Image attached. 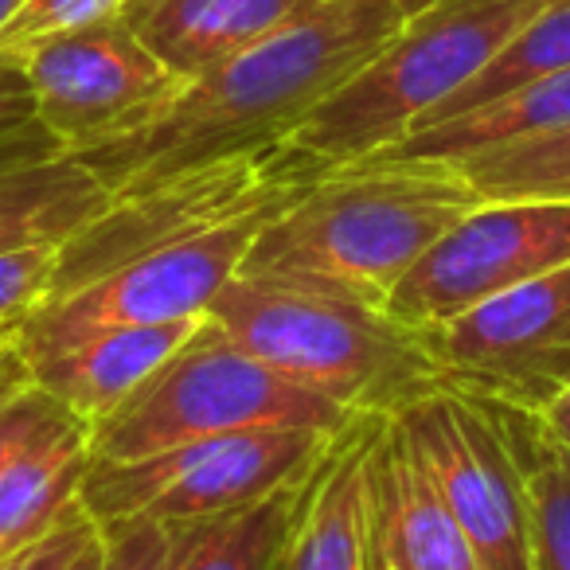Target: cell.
Instances as JSON below:
<instances>
[{
	"label": "cell",
	"instance_id": "cell-1",
	"mask_svg": "<svg viewBox=\"0 0 570 570\" xmlns=\"http://www.w3.org/2000/svg\"><path fill=\"white\" fill-rule=\"evenodd\" d=\"M426 4L430 0H317L250 51L191 79L157 121L75 160H82L110 196H126L204 160L285 141Z\"/></svg>",
	"mask_w": 570,
	"mask_h": 570
},
{
	"label": "cell",
	"instance_id": "cell-2",
	"mask_svg": "<svg viewBox=\"0 0 570 570\" xmlns=\"http://www.w3.org/2000/svg\"><path fill=\"white\" fill-rule=\"evenodd\" d=\"M489 199L445 160L336 165L258 230L238 274L328 289L383 309L411 266Z\"/></svg>",
	"mask_w": 570,
	"mask_h": 570
},
{
	"label": "cell",
	"instance_id": "cell-3",
	"mask_svg": "<svg viewBox=\"0 0 570 570\" xmlns=\"http://www.w3.org/2000/svg\"><path fill=\"white\" fill-rule=\"evenodd\" d=\"M207 317L269 372L352 419H395L442 391L419 328L356 297L235 274L207 305Z\"/></svg>",
	"mask_w": 570,
	"mask_h": 570
},
{
	"label": "cell",
	"instance_id": "cell-4",
	"mask_svg": "<svg viewBox=\"0 0 570 570\" xmlns=\"http://www.w3.org/2000/svg\"><path fill=\"white\" fill-rule=\"evenodd\" d=\"M551 0H430L325 106L289 134L325 165H352L403 141L473 82Z\"/></svg>",
	"mask_w": 570,
	"mask_h": 570
},
{
	"label": "cell",
	"instance_id": "cell-5",
	"mask_svg": "<svg viewBox=\"0 0 570 570\" xmlns=\"http://www.w3.org/2000/svg\"><path fill=\"white\" fill-rule=\"evenodd\" d=\"M348 411L269 372L212 317L102 422L90 426L95 461H137L168 445L227 438L258 426L344 434Z\"/></svg>",
	"mask_w": 570,
	"mask_h": 570
},
{
	"label": "cell",
	"instance_id": "cell-6",
	"mask_svg": "<svg viewBox=\"0 0 570 570\" xmlns=\"http://www.w3.org/2000/svg\"><path fill=\"white\" fill-rule=\"evenodd\" d=\"M336 165H325L297 141H269L258 149L230 153L204 160L149 188L114 196L90 223H82L59 246V269L51 297H63L126 262L153 254L184 238L212 235L235 227L254 215H277L302 199L321 176Z\"/></svg>",
	"mask_w": 570,
	"mask_h": 570
},
{
	"label": "cell",
	"instance_id": "cell-7",
	"mask_svg": "<svg viewBox=\"0 0 570 570\" xmlns=\"http://www.w3.org/2000/svg\"><path fill=\"white\" fill-rule=\"evenodd\" d=\"M269 219L274 215H254L235 227L160 246L79 285L71 294L51 297L12 333V344L32 367L90 336L207 317V305L238 274L246 250Z\"/></svg>",
	"mask_w": 570,
	"mask_h": 570
},
{
	"label": "cell",
	"instance_id": "cell-8",
	"mask_svg": "<svg viewBox=\"0 0 570 570\" xmlns=\"http://www.w3.org/2000/svg\"><path fill=\"white\" fill-rule=\"evenodd\" d=\"M419 336L442 387L543 414L570 387V262Z\"/></svg>",
	"mask_w": 570,
	"mask_h": 570
},
{
	"label": "cell",
	"instance_id": "cell-9",
	"mask_svg": "<svg viewBox=\"0 0 570 570\" xmlns=\"http://www.w3.org/2000/svg\"><path fill=\"white\" fill-rule=\"evenodd\" d=\"M20 63L32 82L36 118L63 157H82L137 134L188 87L121 17L56 36Z\"/></svg>",
	"mask_w": 570,
	"mask_h": 570
},
{
	"label": "cell",
	"instance_id": "cell-10",
	"mask_svg": "<svg viewBox=\"0 0 570 570\" xmlns=\"http://www.w3.org/2000/svg\"><path fill=\"white\" fill-rule=\"evenodd\" d=\"M567 262L570 204H551V199L481 204L414 262L383 309L399 325L422 333Z\"/></svg>",
	"mask_w": 570,
	"mask_h": 570
},
{
	"label": "cell",
	"instance_id": "cell-11",
	"mask_svg": "<svg viewBox=\"0 0 570 570\" xmlns=\"http://www.w3.org/2000/svg\"><path fill=\"white\" fill-rule=\"evenodd\" d=\"M395 419L442 489L481 570H531L528 489L489 403L442 387Z\"/></svg>",
	"mask_w": 570,
	"mask_h": 570
},
{
	"label": "cell",
	"instance_id": "cell-12",
	"mask_svg": "<svg viewBox=\"0 0 570 570\" xmlns=\"http://www.w3.org/2000/svg\"><path fill=\"white\" fill-rule=\"evenodd\" d=\"M367 504L380 570H481L442 489L399 419H375L367 442Z\"/></svg>",
	"mask_w": 570,
	"mask_h": 570
},
{
	"label": "cell",
	"instance_id": "cell-13",
	"mask_svg": "<svg viewBox=\"0 0 570 570\" xmlns=\"http://www.w3.org/2000/svg\"><path fill=\"white\" fill-rule=\"evenodd\" d=\"M341 434L302 426H258L227 434L160 492L141 515L157 520H219L258 504L285 481L309 473Z\"/></svg>",
	"mask_w": 570,
	"mask_h": 570
},
{
	"label": "cell",
	"instance_id": "cell-14",
	"mask_svg": "<svg viewBox=\"0 0 570 570\" xmlns=\"http://www.w3.org/2000/svg\"><path fill=\"white\" fill-rule=\"evenodd\" d=\"M317 0H126L118 17L184 82L250 51Z\"/></svg>",
	"mask_w": 570,
	"mask_h": 570
},
{
	"label": "cell",
	"instance_id": "cell-15",
	"mask_svg": "<svg viewBox=\"0 0 570 570\" xmlns=\"http://www.w3.org/2000/svg\"><path fill=\"white\" fill-rule=\"evenodd\" d=\"M199 325H204V317L118 328V333L90 336L75 348L56 352V356L32 364L28 372H32V383L56 395L75 419L95 426L110 411H118Z\"/></svg>",
	"mask_w": 570,
	"mask_h": 570
},
{
	"label": "cell",
	"instance_id": "cell-16",
	"mask_svg": "<svg viewBox=\"0 0 570 570\" xmlns=\"http://www.w3.org/2000/svg\"><path fill=\"white\" fill-rule=\"evenodd\" d=\"M375 419H360L328 450L313 497L285 547L282 570H380L367 504V442Z\"/></svg>",
	"mask_w": 570,
	"mask_h": 570
},
{
	"label": "cell",
	"instance_id": "cell-17",
	"mask_svg": "<svg viewBox=\"0 0 570 570\" xmlns=\"http://www.w3.org/2000/svg\"><path fill=\"white\" fill-rule=\"evenodd\" d=\"M567 126H570V67H562V71L523 82V87L508 90V95L492 98V102L473 106V110L458 114V118L411 129L403 141L375 153V157L445 160V165H453V160L473 157V153L528 141V137H543Z\"/></svg>",
	"mask_w": 570,
	"mask_h": 570
},
{
	"label": "cell",
	"instance_id": "cell-18",
	"mask_svg": "<svg viewBox=\"0 0 570 570\" xmlns=\"http://www.w3.org/2000/svg\"><path fill=\"white\" fill-rule=\"evenodd\" d=\"M110 188L75 157L0 173V250L20 243H67L106 204Z\"/></svg>",
	"mask_w": 570,
	"mask_h": 570
},
{
	"label": "cell",
	"instance_id": "cell-19",
	"mask_svg": "<svg viewBox=\"0 0 570 570\" xmlns=\"http://www.w3.org/2000/svg\"><path fill=\"white\" fill-rule=\"evenodd\" d=\"M90 430H67L32 445L0 473V559L24 551L79 500L90 473Z\"/></svg>",
	"mask_w": 570,
	"mask_h": 570
},
{
	"label": "cell",
	"instance_id": "cell-20",
	"mask_svg": "<svg viewBox=\"0 0 570 570\" xmlns=\"http://www.w3.org/2000/svg\"><path fill=\"white\" fill-rule=\"evenodd\" d=\"M484 403V399H481ZM531 508V570H570V450L539 414L489 403Z\"/></svg>",
	"mask_w": 570,
	"mask_h": 570
},
{
	"label": "cell",
	"instance_id": "cell-21",
	"mask_svg": "<svg viewBox=\"0 0 570 570\" xmlns=\"http://www.w3.org/2000/svg\"><path fill=\"white\" fill-rule=\"evenodd\" d=\"M325 458L309 473L294 476V481H285L269 497H262L258 504L207 523L204 539L188 554L184 570H282L285 547H289L297 523H302Z\"/></svg>",
	"mask_w": 570,
	"mask_h": 570
},
{
	"label": "cell",
	"instance_id": "cell-22",
	"mask_svg": "<svg viewBox=\"0 0 570 570\" xmlns=\"http://www.w3.org/2000/svg\"><path fill=\"white\" fill-rule=\"evenodd\" d=\"M562 67H570V0H551L473 82H465L458 95H450L438 110H430L414 129L458 118L473 106L492 102V98L508 95L531 79H543L551 71H562Z\"/></svg>",
	"mask_w": 570,
	"mask_h": 570
},
{
	"label": "cell",
	"instance_id": "cell-23",
	"mask_svg": "<svg viewBox=\"0 0 570 570\" xmlns=\"http://www.w3.org/2000/svg\"><path fill=\"white\" fill-rule=\"evenodd\" d=\"M453 168L489 204H504V199L570 204V126L543 137H528V141L473 153V157L453 160Z\"/></svg>",
	"mask_w": 570,
	"mask_h": 570
},
{
	"label": "cell",
	"instance_id": "cell-24",
	"mask_svg": "<svg viewBox=\"0 0 570 570\" xmlns=\"http://www.w3.org/2000/svg\"><path fill=\"white\" fill-rule=\"evenodd\" d=\"M212 520L126 515L102 523V570H184Z\"/></svg>",
	"mask_w": 570,
	"mask_h": 570
},
{
	"label": "cell",
	"instance_id": "cell-25",
	"mask_svg": "<svg viewBox=\"0 0 570 570\" xmlns=\"http://www.w3.org/2000/svg\"><path fill=\"white\" fill-rule=\"evenodd\" d=\"M63 157L56 137L36 118L32 82L20 59L0 56V173Z\"/></svg>",
	"mask_w": 570,
	"mask_h": 570
},
{
	"label": "cell",
	"instance_id": "cell-26",
	"mask_svg": "<svg viewBox=\"0 0 570 570\" xmlns=\"http://www.w3.org/2000/svg\"><path fill=\"white\" fill-rule=\"evenodd\" d=\"M121 4L126 0H24L17 17L0 28V56L24 59L28 51L56 40V36L118 17Z\"/></svg>",
	"mask_w": 570,
	"mask_h": 570
},
{
	"label": "cell",
	"instance_id": "cell-27",
	"mask_svg": "<svg viewBox=\"0 0 570 570\" xmlns=\"http://www.w3.org/2000/svg\"><path fill=\"white\" fill-rule=\"evenodd\" d=\"M79 426H87V422L75 419L56 395H48V391L32 380H28L24 387L9 391V395H0V473H4L20 453L32 450V445L67 434V430H79Z\"/></svg>",
	"mask_w": 570,
	"mask_h": 570
},
{
	"label": "cell",
	"instance_id": "cell-28",
	"mask_svg": "<svg viewBox=\"0 0 570 570\" xmlns=\"http://www.w3.org/2000/svg\"><path fill=\"white\" fill-rule=\"evenodd\" d=\"M63 243H20L0 250V328L17 333L51 294Z\"/></svg>",
	"mask_w": 570,
	"mask_h": 570
},
{
	"label": "cell",
	"instance_id": "cell-29",
	"mask_svg": "<svg viewBox=\"0 0 570 570\" xmlns=\"http://www.w3.org/2000/svg\"><path fill=\"white\" fill-rule=\"evenodd\" d=\"M102 535V523L87 512L82 500H75L51 531H43L24 551L0 559V570H67L95 539Z\"/></svg>",
	"mask_w": 570,
	"mask_h": 570
},
{
	"label": "cell",
	"instance_id": "cell-30",
	"mask_svg": "<svg viewBox=\"0 0 570 570\" xmlns=\"http://www.w3.org/2000/svg\"><path fill=\"white\" fill-rule=\"evenodd\" d=\"M539 419H543V426L551 430V434L559 438V442L570 450V387L562 391V395L554 399V403L547 406V411L539 414Z\"/></svg>",
	"mask_w": 570,
	"mask_h": 570
},
{
	"label": "cell",
	"instance_id": "cell-31",
	"mask_svg": "<svg viewBox=\"0 0 570 570\" xmlns=\"http://www.w3.org/2000/svg\"><path fill=\"white\" fill-rule=\"evenodd\" d=\"M67 570H102V535H98L95 543H90Z\"/></svg>",
	"mask_w": 570,
	"mask_h": 570
},
{
	"label": "cell",
	"instance_id": "cell-32",
	"mask_svg": "<svg viewBox=\"0 0 570 570\" xmlns=\"http://www.w3.org/2000/svg\"><path fill=\"white\" fill-rule=\"evenodd\" d=\"M24 4V0H0V28L9 24L12 17H17V9Z\"/></svg>",
	"mask_w": 570,
	"mask_h": 570
},
{
	"label": "cell",
	"instance_id": "cell-33",
	"mask_svg": "<svg viewBox=\"0 0 570 570\" xmlns=\"http://www.w3.org/2000/svg\"><path fill=\"white\" fill-rule=\"evenodd\" d=\"M9 336H12V333H9V328H0V344H4V341H9Z\"/></svg>",
	"mask_w": 570,
	"mask_h": 570
}]
</instances>
